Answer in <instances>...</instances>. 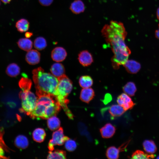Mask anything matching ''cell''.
Returning a JSON list of instances; mask_svg holds the SVG:
<instances>
[{
  "mask_svg": "<svg viewBox=\"0 0 159 159\" xmlns=\"http://www.w3.org/2000/svg\"><path fill=\"white\" fill-rule=\"evenodd\" d=\"M101 33L114 54L111 61L115 69L123 65L128 60L131 51L125 42L127 32L123 24L112 20L103 27Z\"/></svg>",
  "mask_w": 159,
  "mask_h": 159,
  "instance_id": "obj_1",
  "label": "cell"
},
{
  "mask_svg": "<svg viewBox=\"0 0 159 159\" xmlns=\"http://www.w3.org/2000/svg\"><path fill=\"white\" fill-rule=\"evenodd\" d=\"M32 73L37 95L46 94L54 97L58 84V79L52 74L45 72L41 67L34 69Z\"/></svg>",
  "mask_w": 159,
  "mask_h": 159,
  "instance_id": "obj_2",
  "label": "cell"
},
{
  "mask_svg": "<svg viewBox=\"0 0 159 159\" xmlns=\"http://www.w3.org/2000/svg\"><path fill=\"white\" fill-rule=\"evenodd\" d=\"M58 84L57 93L54 97L70 119L73 118V115L68 108L67 105L69 102L67 96L71 92L73 87L72 81L65 75L57 78Z\"/></svg>",
  "mask_w": 159,
  "mask_h": 159,
  "instance_id": "obj_3",
  "label": "cell"
},
{
  "mask_svg": "<svg viewBox=\"0 0 159 159\" xmlns=\"http://www.w3.org/2000/svg\"><path fill=\"white\" fill-rule=\"evenodd\" d=\"M37 96L36 107L29 116L33 119H43L44 113L48 107L57 100L54 96L49 94H42Z\"/></svg>",
  "mask_w": 159,
  "mask_h": 159,
  "instance_id": "obj_4",
  "label": "cell"
},
{
  "mask_svg": "<svg viewBox=\"0 0 159 159\" xmlns=\"http://www.w3.org/2000/svg\"><path fill=\"white\" fill-rule=\"evenodd\" d=\"M19 96L21 101L20 110L29 115L36 107L37 97L29 90H21Z\"/></svg>",
  "mask_w": 159,
  "mask_h": 159,
  "instance_id": "obj_5",
  "label": "cell"
},
{
  "mask_svg": "<svg viewBox=\"0 0 159 159\" xmlns=\"http://www.w3.org/2000/svg\"><path fill=\"white\" fill-rule=\"evenodd\" d=\"M69 138L68 137L64 136L63 128L59 127L52 134V138L49 140L48 144L49 149L50 151L53 150L55 146L63 145Z\"/></svg>",
  "mask_w": 159,
  "mask_h": 159,
  "instance_id": "obj_6",
  "label": "cell"
},
{
  "mask_svg": "<svg viewBox=\"0 0 159 159\" xmlns=\"http://www.w3.org/2000/svg\"><path fill=\"white\" fill-rule=\"evenodd\" d=\"M117 101L118 104L122 106L125 111L132 108L135 105L130 96L125 93L119 95Z\"/></svg>",
  "mask_w": 159,
  "mask_h": 159,
  "instance_id": "obj_7",
  "label": "cell"
},
{
  "mask_svg": "<svg viewBox=\"0 0 159 159\" xmlns=\"http://www.w3.org/2000/svg\"><path fill=\"white\" fill-rule=\"evenodd\" d=\"M78 59L80 64L84 67L89 66L93 61L92 54L87 50H83L79 53Z\"/></svg>",
  "mask_w": 159,
  "mask_h": 159,
  "instance_id": "obj_8",
  "label": "cell"
},
{
  "mask_svg": "<svg viewBox=\"0 0 159 159\" xmlns=\"http://www.w3.org/2000/svg\"><path fill=\"white\" fill-rule=\"evenodd\" d=\"M67 56V53L66 50L61 47L55 48L51 52L52 59L54 61L57 62L63 61Z\"/></svg>",
  "mask_w": 159,
  "mask_h": 159,
  "instance_id": "obj_9",
  "label": "cell"
},
{
  "mask_svg": "<svg viewBox=\"0 0 159 159\" xmlns=\"http://www.w3.org/2000/svg\"><path fill=\"white\" fill-rule=\"evenodd\" d=\"M40 58V53L35 49H31L27 51L25 57L26 62L31 65H35L38 63Z\"/></svg>",
  "mask_w": 159,
  "mask_h": 159,
  "instance_id": "obj_10",
  "label": "cell"
},
{
  "mask_svg": "<svg viewBox=\"0 0 159 159\" xmlns=\"http://www.w3.org/2000/svg\"><path fill=\"white\" fill-rule=\"evenodd\" d=\"M123 66L126 71L132 74L137 73L141 68L140 64L133 60H127Z\"/></svg>",
  "mask_w": 159,
  "mask_h": 159,
  "instance_id": "obj_11",
  "label": "cell"
},
{
  "mask_svg": "<svg viewBox=\"0 0 159 159\" xmlns=\"http://www.w3.org/2000/svg\"><path fill=\"white\" fill-rule=\"evenodd\" d=\"M95 96L94 90L90 87L83 88L81 91L80 98L83 102L88 103Z\"/></svg>",
  "mask_w": 159,
  "mask_h": 159,
  "instance_id": "obj_12",
  "label": "cell"
},
{
  "mask_svg": "<svg viewBox=\"0 0 159 159\" xmlns=\"http://www.w3.org/2000/svg\"><path fill=\"white\" fill-rule=\"evenodd\" d=\"M116 131L115 127L110 123L106 124L100 129V132L102 137L108 138L112 137Z\"/></svg>",
  "mask_w": 159,
  "mask_h": 159,
  "instance_id": "obj_13",
  "label": "cell"
},
{
  "mask_svg": "<svg viewBox=\"0 0 159 159\" xmlns=\"http://www.w3.org/2000/svg\"><path fill=\"white\" fill-rule=\"evenodd\" d=\"M69 9L74 14H79L84 11L85 6L81 0H75L71 4Z\"/></svg>",
  "mask_w": 159,
  "mask_h": 159,
  "instance_id": "obj_14",
  "label": "cell"
},
{
  "mask_svg": "<svg viewBox=\"0 0 159 159\" xmlns=\"http://www.w3.org/2000/svg\"><path fill=\"white\" fill-rule=\"evenodd\" d=\"M50 71L52 74L57 78L65 74L64 67L62 64L59 63H55L52 64Z\"/></svg>",
  "mask_w": 159,
  "mask_h": 159,
  "instance_id": "obj_15",
  "label": "cell"
},
{
  "mask_svg": "<svg viewBox=\"0 0 159 159\" xmlns=\"http://www.w3.org/2000/svg\"><path fill=\"white\" fill-rule=\"evenodd\" d=\"M15 146L21 149H24L27 148L29 144L28 140L27 137L23 135L17 136L14 140Z\"/></svg>",
  "mask_w": 159,
  "mask_h": 159,
  "instance_id": "obj_16",
  "label": "cell"
},
{
  "mask_svg": "<svg viewBox=\"0 0 159 159\" xmlns=\"http://www.w3.org/2000/svg\"><path fill=\"white\" fill-rule=\"evenodd\" d=\"M46 133L44 130L42 128L35 129L32 133V137L34 141L38 143H41L44 140Z\"/></svg>",
  "mask_w": 159,
  "mask_h": 159,
  "instance_id": "obj_17",
  "label": "cell"
},
{
  "mask_svg": "<svg viewBox=\"0 0 159 159\" xmlns=\"http://www.w3.org/2000/svg\"><path fill=\"white\" fill-rule=\"evenodd\" d=\"M143 145L145 151L148 153L153 154L157 150L156 146L152 140H145L143 142Z\"/></svg>",
  "mask_w": 159,
  "mask_h": 159,
  "instance_id": "obj_18",
  "label": "cell"
},
{
  "mask_svg": "<svg viewBox=\"0 0 159 159\" xmlns=\"http://www.w3.org/2000/svg\"><path fill=\"white\" fill-rule=\"evenodd\" d=\"M20 70V67L17 64L12 63L7 66L6 69V73L10 77H15L19 74Z\"/></svg>",
  "mask_w": 159,
  "mask_h": 159,
  "instance_id": "obj_19",
  "label": "cell"
},
{
  "mask_svg": "<svg viewBox=\"0 0 159 159\" xmlns=\"http://www.w3.org/2000/svg\"><path fill=\"white\" fill-rule=\"evenodd\" d=\"M19 47L21 49L26 51L31 49L33 45L32 41L28 38H22L17 42Z\"/></svg>",
  "mask_w": 159,
  "mask_h": 159,
  "instance_id": "obj_20",
  "label": "cell"
},
{
  "mask_svg": "<svg viewBox=\"0 0 159 159\" xmlns=\"http://www.w3.org/2000/svg\"><path fill=\"white\" fill-rule=\"evenodd\" d=\"M111 115L113 117H119L125 111L124 108L119 105H114L111 106L109 110Z\"/></svg>",
  "mask_w": 159,
  "mask_h": 159,
  "instance_id": "obj_21",
  "label": "cell"
},
{
  "mask_svg": "<svg viewBox=\"0 0 159 159\" xmlns=\"http://www.w3.org/2000/svg\"><path fill=\"white\" fill-rule=\"evenodd\" d=\"M47 123L48 128L52 131L59 128L60 125L59 119L55 115L53 116L48 118Z\"/></svg>",
  "mask_w": 159,
  "mask_h": 159,
  "instance_id": "obj_22",
  "label": "cell"
},
{
  "mask_svg": "<svg viewBox=\"0 0 159 159\" xmlns=\"http://www.w3.org/2000/svg\"><path fill=\"white\" fill-rule=\"evenodd\" d=\"M79 82L81 87L83 88L90 87L93 84V80L92 77L89 75H83L79 79Z\"/></svg>",
  "mask_w": 159,
  "mask_h": 159,
  "instance_id": "obj_23",
  "label": "cell"
},
{
  "mask_svg": "<svg viewBox=\"0 0 159 159\" xmlns=\"http://www.w3.org/2000/svg\"><path fill=\"white\" fill-rule=\"evenodd\" d=\"M16 27L18 31L22 33L27 31L29 27V23L26 19H21L16 23Z\"/></svg>",
  "mask_w": 159,
  "mask_h": 159,
  "instance_id": "obj_24",
  "label": "cell"
},
{
  "mask_svg": "<svg viewBox=\"0 0 159 159\" xmlns=\"http://www.w3.org/2000/svg\"><path fill=\"white\" fill-rule=\"evenodd\" d=\"M123 90L125 93L130 96H134L137 90L135 84L132 82L127 83L123 87Z\"/></svg>",
  "mask_w": 159,
  "mask_h": 159,
  "instance_id": "obj_25",
  "label": "cell"
},
{
  "mask_svg": "<svg viewBox=\"0 0 159 159\" xmlns=\"http://www.w3.org/2000/svg\"><path fill=\"white\" fill-rule=\"evenodd\" d=\"M120 150L119 149L112 146L109 147L107 149L106 155L107 158L110 159H117L119 157Z\"/></svg>",
  "mask_w": 159,
  "mask_h": 159,
  "instance_id": "obj_26",
  "label": "cell"
},
{
  "mask_svg": "<svg viewBox=\"0 0 159 159\" xmlns=\"http://www.w3.org/2000/svg\"><path fill=\"white\" fill-rule=\"evenodd\" d=\"M48 159H66V153L62 150H57L54 151H50L47 156Z\"/></svg>",
  "mask_w": 159,
  "mask_h": 159,
  "instance_id": "obj_27",
  "label": "cell"
},
{
  "mask_svg": "<svg viewBox=\"0 0 159 159\" xmlns=\"http://www.w3.org/2000/svg\"><path fill=\"white\" fill-rule=\"evenodd\" d=\"M153 154H149L141 150H137L133 153L132 157L133 159H151L154 158Z\"/></svg>",
  "mask_w": 159,
  "mask_h": 159,
  "instance_id": "obj_28",
  "label": "cell"
},
{
  "mask_svg": "<svg viewBox=\"0 0 159 159\" xmlns=\"http://www.w3.org/2000/svg\"><path fill=\"white\" fill-rule=\"evenodd\" d=\"M34 45L36 49L41 50L46 47L47 42L44 38L43 37H37L34 40Z\"/></svg>",
  "mask_w": 159,
  "mask_h": 159,
  "instance_id": "obj_29",
  "label": "cell"
},
{
  "mask_svg": "<svg viewBox=\"0 0 159 159\" xmlns=\"http://www.w3.org/2000/svg\"><path fill=\"white\" fill-rule=\"evenodd\" d=\"M19 85L21 90H30L32 86V82L30 79L24 76L20 80Z\"/></svg>",
  "mask_w": 159,
  "mask_h": 159,
  "instance_id": "obj_30",
  "label": "cell"
},
{
  "mask_svg": "<svg viewBox=\"0 0 159 159\" xmlns=\"http://www.w3.org/2000/svg\"><path fill=\"white\" fill-rule=\"evenodd\" d=\"M64 143L65 149L69 151H74L77 148V144L75 141L69 138L65 141Z\"/></svg>",
  "mask_w": 159,
  "mask_h": 159,
  "instance_id": "obj_31",
  "label": "cell"
},
{
  "mask_svg": "<svg viewBox=\"0 0 159 159\" xmlns=\"http://www.w3.org/2000/svg\"><path fill=\"white\" fill-rule=\"evenodd\" d=\"M10 150L0 145V159H8L9 158L5 155V153L9 152Z\"/></svg>",
  "mask_w": 159,
  "mask_h": 159,
  "instance_id": "obj_32",
  "label": "cell"
},
{
  "mask_svg": "<svg viewBox=\"0 0 159 159\" xmlns=\"http://www.w3.org/2000/svg\"><path fill=\"white\" fill-rule=\"evenodd\" d=\"M4 133V128L0 127V145L6 148L9 149L5 144L3 139V136Z\"/></svg>",
  "mask_w": 159,
  "mask_h": 159,
  "instance_id": "obj_33",
  "label": "cell"
},
{
  "mask_svg": "<svg viewBox=\"0 0 159 159\" xmlns=\"http://www.w3.org/2000/svg\"><path fill=\"white\" fill-rule=\"evenodd\" d=\"M53 0H39L40 4L44 6L50 5L53 2Z\"/></svg>",
  "mask_w": 159,
  "mask_h": 159,
  "instance_id": "obj_34",
  "label": "cell"
},
{
  "mask_svg": "<svg viewBox=\"0 0 159 159\" xmlns=\"http://www.w3.org/2000/svg\"><path fill=\"white\" fill-rule=\"evenodd\" d=\"M107 94V95H106L105 98L104 103H107L108 102H109L111 100L110 99L111 98L110 95L109 94L108 95Z\"/></svg>",
  "mask_w": 159,
  "mask_h": 159,
  "instance_id": "obj_35",
  "label": "cell"
},
{
  "mask_svg": "<svg viewBox=\"0 0 159 159\" xmlns=\"http://www.w3.org/2000/svg\"><path fill=\"white\" fill-rule=\"evenodd\" d=\"M158 29L155 31V35L156 37L159 39V24H158Z\"/></svg>",
  "mask_w": 159,
  "mask_h": 159,
  "instance_id": "obj_36",
  "label": "cell"
},
{
  "mask_svg": "<svg viewBox=\"0 0 159 159\" xmlns=\"http://www.w3.org/2000/svg\"><path fill=\"white\" fill-rule=\"evenodd\" d=\"M33 33L32 32H26L25 34V36L27 38L30 37L33 35Z\"/></svg>",
  "mask_w": 159,
  "mask_h": 159,
  "instance_id": "obj_37",
  "label": "cell"
},
{
  "mask_svg": "<svg viewBox=\"0 0 159 159\" xmlns=\"http://www.w3.org/2000/svg\"><path fill=\"white\" fill-rule=\"evenodd\" d=\"M156 16L158 19L159 20V7L158 8L157 10Z\"/></svg>",
  "mask_w": 159,
  "mask_h": 159,
  "instance_id": "obj_38",
  "label": "cell"
},
{
  "mask_svg": "<svg viewBox=\"0 0 159 159\" xmlns=\"http://www.w3.org/2000/svg\"><path fill=\"white\" fill-rule=\"evenodd\" d=\"M11 0H1L2 2L5 4L9 3Z\"/></svg>",
  "mask_w": 159,
  "mask_h": 159,
  "instance_id": "obj_39",
  "label": "cell"
},
{
  "mask_svg": "<svg viewBox=\"0 0 159 159\" xmlns=\"http://www.w3.org/2000/svg\"><path fill=\"white\" fill-rule=\"evenodd\" d=\"M157 159H159V156H158V157L157 158Z\"/></svg>",
  "mask_w": 159,
  "mask_h": 159,
  "instance_id": "obj_40",
  "label": "cell"
},
{
  "mask_svg": "<svg viewBox=\"0 0 159 159\" xmlns=\"http://www.w3.org/2000/svg\"></svg>",
  "mask_w": 159,
  "mask_h": 159,
  "instance_id": "obj_41",
  "label": "cell"
}]
</instances>
